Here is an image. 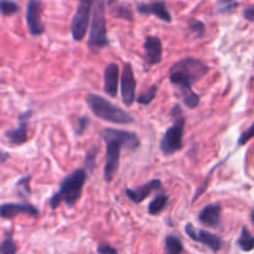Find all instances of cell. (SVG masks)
<instances>
[{
	"label": "cell",
	"instance_id": "cell-1",
	"mask_svg": "<svg viewBox=\"0 0 254 254\" xmlns=\"http://www.w3.org/2000/svg\"><path fill=\"white\" fill-rule=\"evenodd\" d=\"M210 67L195 57H185L170 68V82L181 89L184 103L190 109L196 108L200 104V97L192 91V86L205 77Z\"/></svg>",
	"mask_w": 254,
	"mask_h": 254
},
{
	"label": "cell",
	"instance_id": "cell-2",
	"mask_svg": "<svg viewBox=\"0 0 254 254\" xmlns=\"http://www.w3.org/2000/svg\"><path fill=\"white\" fill-rule=\"evenodd\" d=\"M101 136L106 141V166H104V180L111 183L117 174L121 161V151L123 148L136 150L140 145L138 135L134 131L121 129L106 128L101 130Z\"/></svg>",
	"mask_w": 254,
	"mask_h": 254
},
{
	"label": "cell",
	"instance_id": "cell-3",
	"mask_svg": "<svg viewBox=\"0 0 254 254\" xmlns=\"http://www.w3.org/2000/svg\"><path fill=\"white\" fill-rule=\"evenodd\" d=\"M86 180L87 171L84 169H77L67 175L60 184V190L50 200L51 210H56L61 202H64L69 207L73 206L81 198Z\"/></svg>",
	"mask_w": 254,
	"mask_h": 254
},
{
	"label": "cell",
	"instance_id": "cell-4",
	"mask_svg": "<svg viewBox=\"0 0 254 254\" xmlns=\"http://www.w3.org/2000/svg\"><path fill=\"white\" fill-rule=\"evenodd\" d=\"M86 102L92 113L98 118L103 119V121L113 124L134 123V118L131 114L109 102L108 99L98 96V94H88L86 97Z\"/></svg>",
	"mask_w": 254,
	"mask_h": 254
},
{
	"label": "cell",
	"instance_id": "cell-5",
	"mask_svg": "<svg viewBox=\"0 0 254 254\" xmlns=\"http://www.w3.org/2000/svg\"><path fill=\"white\" fill-rule=\"evenodd\" d=\"M174 117V124L165 131L160 140V150L164 155H173L176 151L181 150L184 146V129H185V117L180 106H175L171 111Z\"/></svg>",
	"mask_w": 254,
	"mask_h": 254
},
{
	"label": "cell",
	"instance_id": "cell-6",
	"mask_svg": "<svg viewBox=\"0 0 254 254\" xmlns=\"http://www.w3.org/2000/svg\"><path fill=\"white\" fill-rule=\"evenodd\" d=\"M109 45L107 39V21H106V7L103 0H97L93 9L91 22V31H89L88 46L92 49H102Z\"/></svg>",
	"mask_w": 254,
	"mask_h": 254
},
{
	"label": "cell",
	"instance_id": "cell-7",
	"mask_svg": "<svg viewBox=\"0 0 254 254\" xmlns=\"http://www.w3.org/2000/svg\"><path fill=\"white\" fill-rule=\"evenodd\" d=\"M94 0H83L79 1L76 14L71 21V34L74 41H82L87 34L89 26V16H91L92 5Z\"/></svg>",
	"mask_w": 254,
	"mask_h": 254
},
{
	"label": "cell",
	"instance_id": "cell-8",
	"mask_svg": "<svg viewBox=\"0 0 254 254\" xmlns=\"http://www.w3.org/2000/svg\"><path fill=\"white\" fill-rule=\"evenodd\" d=\"M42 5L41 0H29L26 5V22L30 35L40 36L44 34L45 26L42 24Z\"/></svg>",
	"mask_w": 254,
	"mask_h": 254
},
{
	"label": "cell",
	"instance_id": "cell-9",
	"mask_svg": "<svg viewBox=\"0 0 254 254\" xmlns=\"http://www.w3.org/2000/svg\"><path fill=\"white\" fill-rule=\"evenodd\" d=\"M185 232L191 240L206 246V247H208L213 252H218L223 246L222 240L217 235H213V233L201 230V228H195L192 223H186Z\"/></svg>",
	"mask_w": 254,
	"mask_h": 254
},
{
	"label": "cell",
	"instance_id": "cell-10",
	"mask_svg": "<svg viewBox=\"0 0 254 254\" xmlns=\"http://www.w3.org/2000/svg\"><path fill=\"white\" fill-rule=\"evenodd\" d=\"M136 81L134 77L133 67L130 64H126L121 77V94L122 101L127 107H130L135 101Z\"/></svg>",
	"mask_w": 254,
	"mask_h": 254
},
{
	"label": "cell",
	"instance_id": "cell-11",
	"mask_svg": "<svg viewBox=\"0 0 254 254\" xmlns=\"http://www.w3.org/2000/svg\"><path fill=\"white\" fill-rule=\"evenodd\" d=\"M31 114V111L21 113L19 116V126H17V128L5 131V136H6V139L11 145H22L27 141V139H29V136H27V123H29Z\"/></svg>",
	"mask_w": 254,
	"mask_h": 254
},
{
	"label": "cell",
	"instance_id": "cell-12",
	"mask_svg": "<svg viewBox=\"0 0 254 254\" xmlns=\"http://www.w3.org/2000/svg\"><path fill=\"white\" fill-rule=\"evenodd\" d=\"M20 213H24V215L36 218L39 216V210L35 206L29 205V203L17 202L2 203L1 207H0V215H1L4 220H11V218H15Z\"/></svg>",
	"mask_w": 254,
	"mask_h": 254
},
{
	"label": "cell",
	"instance_id": "cell-13",
	"mask_svg": "<svg viewBox=\"0 0 254 254\" xmlns=\"http://www.w3.org/2000/svg\"><path fill=\"white\" fill-rule=\"evenodd\" d=\"M161 188V181L158 179L149 181V183L144 184V185L139 186L136 189H127L126 193L128 196L129 200L134 203H140L150 195L154 191L159 190Z\"/></svg>",
	"mask_w": 254,
	"mask_h": 254
},
{
	"label": "cell",
	"instance_id": "cell-14",
	"mask_svg": "<svg viewBox=\"0 0 254 254\" xmlns=\"http://www.w3.org/2000/svg\"><path fill=\"white\" fill-rule=\"evenodd\" d=\"M136 10L143 15H155L158 19L165 22H171V20H173L171 14L169 12L168 7L163 0H156V1L148 2V4H139L136 6Z\"/></svg>",
	"mask_w": 254,
	"mask_h": 254
},
{
	"label": "cell",
	"instance_id": "cell-15",
	"mask_svg": "<svg viewBox=\"0 0 254 254\" xmlns=\"http://www.w3.org/2000/svg\"><path fill=\"white\" fill-rule=\"evenodd\" d=\"M221 211L222 206L220 202L208 203L198 213V221L208 227H217L221 223Z\"/></svg>",
	"mask_w": 254,
	"mask_h": 254
},
{
	"label": "cell",
	"instance_id": "cell-16",
	"mask_svg": "<svg viewBox=\"0 0 254 254\" xmlns=\"http://www.w3.org/2000/svg\"><path fill=\"white\" fill-rule=\"evenodd\" d=\"M144 50H145V57L149 66L159 64L163 57V44L161 40L156 36H146L144 42Z\"/></svg>",
	"mask_w": 254,
	"mask_h": 254
},
{
	"label": "cell",
	"instance_id": "cell-17",
	"mask_svg": "<svg viewBox=\"0 0 254 254\" xmlns=\"http://www.w3.org/2000/svg\"><path fill=\"white\" fill-rule=\"evenodd\" d=\"M119 86V66L117 64H109L104 71V92L109 97L118 96Z\"/></svg>",
	"mask_w": 254,
	"mask_h": 254
},
{
	"label": "cell",
	"instance_id": "cell-18",
	"mask_svg": "<svg viewBox=\"0 0 254 254\" xmlns=\"http://www.w3.org/2000/svg\"><path fill=\"white\" fill-rule=\"evenodd\" d=\"M237 246L243 252H251L254 250V236L251 235L247 227H243L241 231V236L237 240Z\"/></svg>",
	"mask_w": 254,
	"mask_h": 254
},
{
	"label": "cell",
	"instance_id": "cell-19",
	"mask_svg": "<svg viewBox=\"0 0 254 254\" xmlns=\"http://www.w3.org/2000/svg\"><path fill=\"white\" fill-rule=\"evenodd\" d=\"M184 245L180 238L175 235H169L165 238V253L166 254H183Z\"/></svg>",
	"mask_w": 254,
	"mask_h": 254
},
{
	"label": "cell",
	"instance_id": "cell-20",
	"mask_svg": "<svg viewBox=\"0 0 254 254\" xmlns=\"http://www.w3.org/2000/svg\"><path fill=\"white\" fill-rule=\"evenodd\" d=\"M169 202V197L166 195H158L148 206V212L149 215L155 216L159 215L160 212H163L165 210L166 205Z\"/></svg>",
	"mask_w": 254,
	"mask_h": 254
},
{
	"label": "cell",
	"instance_id": "cell-21",
	"mask_svg": "<svg viewBox=\"0 0 254 254\" xmlns=\"http://www.w3.org/2000/svg\"><path fill=\"white\" fill-rule=\"evenodd\" d=\"M156 93H158V86L156 84H153L151 87H149L146 91L141 92L138 97H136V102L141 106H148L151 102L154 101V98L156 97Z\"/></svg>",
	"mask_w": 254,
	"mask_h": 254
},
{
	"label": "cell",
	"instance_id": "cell-22",
	"mask_svg": "<svg viewBox=\"0 0 254 254\" xmlns=\"http://www.w3.org/2000/svg\"><path fill=\"white\" fill-rule=\"evenodd\" d=\"M0 9H1V14L4 16H10V15H15L20 10V6L14 2L12 0H1L0 2Z\"/></svg>",
	"mask_w": 254,
	"mask_h": 254
},
{
	"label": "cell",
	"instance_id": "cell-23",
	"mask_svg": "<svg viewBox=\"0 0 254 254\" xmlns=\"http://www.w3.org/2000/svg\"><path fill=\"white\" fill-rule=\"evenodd\" d=\"M17 247L12 240L11 233H6L1 243V254H16Z\"/></svg>",
	"mask_w": 254,
	"mask_h": 254
},
{
	"label": "cell",
	"instance_id": "cell-24",
	"mask_svg": "<svg viewBox=\"0 0 254 254\" xmlns=\"http://www.w3.org/2000/svg\"><path fill=\"white\" fill-rule=\"evenodd\" d=\"M97 154H98V146L93 145L86 154V158H84V166L88 169L89 171H93L96 168V159Z\"/></svg>",
	"mask_w": 254,
	"mask_h": 254
},
{
	"label": "cell",
	"instance_id": "cell-25",
	"mask_svg": "<svg viewBox=\"0 0 254 254\" xmlns=\"http://www.w3.org/2000/svg\"><path fill=\"white\" fill-rule=\"evenodd\" d=\"M112 14L113 16L118 17V19H126V20H133V14H131V10L129 9L126 5H117L112 9Z\"/></svg>",
	"mask_w": 254,
	"mask_h": 254
},
{
	"label": "cell",
	"instance_id": "cell-26",
	"mask_svg": "<svg viewBox=\"0 0 254 254\" xmlns=\"http://www.w3.org/2000/svg\"><path fill=\"white\" fill-rule=\"evenodd\" d=\"M189 30L192 31L195 34L196 37H201L206 31V27L205 24L200 20H196V19H191L189 20Z\"/></svg>",
	"mask_w": 254,
	"mask_h": 254
},
{
	"label": "cell",
	"instance_id": "cell-27",
	"mask_svg": "<svg viewBox=\"0 0 254 254\" xmlns=\"http://www.w3.org/2000/svg\"><path fill=\"white\" fill-rule=\"evenodd\" d=\"M252 138H254V123L247 129V130L243 131V133L241 134L240 139H238V145H245V144H247Z\"/></svg>",
	"mask_w": 254,
	"mask_h": 254
},
{
	"label": "cell",
	"instance_id": "cell-28",
	"mask_svg": "<svg viewBox=\"0 0 254 254\" xmlns=\"http://www.w3.org/2000/svg\"><path fill=\"white\" fill-rule=\"evenodd\" d=\"M236 5L237 4L235 2V0H218L217 10L220 12H228Z\"/></svg>",
	"mask_w": 254,
	"mask_h": 254
},
{
	"label": "cell",
	"instance_id": "cell-29",
	"mask_svg": "<svg viewBox=\"0 0 254 254\" xmlns=\"http://www.w3.org/2000/svg\"><path fill=\"white\" fill-rule=\"evenodd\" d=\"M89 126V119L87 117H79L77 119L76 123V134L77 135H81L84 133V130L87 129V127Z\"/></svg>",
	"mask_w": 254,
	"mask_h": 254
},
{
	"label": "cell",
	"instance_id": "cell-30",
	"mask_svg": "<svg viewBox=\"0 0 254 254\" xmlns=\"http://www.w3.org/2000/svg\"><path fill=\"white\" fill-rule=\"evenodd\" d=\"M97 252L98 254H119L116 248L109 245H99L97 248Z\"/></svg>",
	"mask_w": 254,
	"mask_h": 254
},
{
	"label": "cell",
	"instance_id": "cell-31",
	"mask_svg": "<svg viewBox=\"0 0 254 254\" xmlns=\"http://www.w3.org/2000/svg\"><path fill=\"white\" fill-rule=\"evenodd\" d=\"M243 17L247 19L248 21H254V4L243 10Z\"/></svg>",
	"mask_w": 254,
	"mask_h": 254
},
{
	"label": "cell",
	"instance_id": "cell-32",
	"mask_svg": "<svg viewBox=\"0 0 254 254\" xmlns=\"http://www.w3.org/2000/svg\"><path fill=\"white\" fill-rule=\"evenodd\" d=\"M252 222L254 223V208H253V211H252Z\"/></svg>",
	"mask_w": 254,
	"mask_h": 254
},
{
	"label": "cell",
	"instance_id": "cell-33",
	"mask_svg": "<svg viewBox=\"0 0 254 254\" xmlns=\"http://www.w3.org/2000/svg\"><path fill=\"white\" fill-rule=\"evenodd\" d=\"M114 1H116V0H108V4H113Z\"/></svg>",
	"mask_w": 254,
	"mask_h": 254
},
{
	"label": "cell",
	"instance_id": "cell-34",
	"mask_svg": "<svg viewBox=\"0 0 254 254\" xmlns=\"http://www.w3.org/2000/svg\"><path fill=\"white\" fill-rule=\"evenodd\" d=\"M79 1H83V0H79ZM94 1H96V0H94Z\"/></svg>",
	"mask_w": 254,
	"mask_h": 254
}]
</instances>
